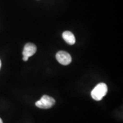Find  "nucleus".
I'll use <instances>...</instances> for the list:
<instances>
[{
    "label": "nucleus",
    "instance_id": "5",
    "mask_svg": "<svg viewBox=\"0 0 123 123\" xmlns=\"http://www.w3.org/2000/svg\"><path fill=\"white\" fill-rule=\"evenodd\" d=\"M62 37L65 42L70 45H73L75 43L76 40H75V36L73 33L71 31H64L62 34Z\"/></svg>",
    "mask_w": 123,
    "mask_h": 123
},
{
    "label": "nucleus",
    "instance_id": "4",
    "mask_svg": "<svg viewBox=\"0 0 123 123\" xmlns=\"http://www.w3.org/2000/svg\"><path fill=\"white\" fill-rule=\"evenodd\" d=\"M37 51V47L34 44L32 43H27L24 46L22 54L24 56L30 57L35 54Z\"/></svg>",
    "mask_w": 123,
    "mask_h": 123
},
{
    "label": "nucleus",
    "instance_id": "1",
    "mask_svg": "<svg viewBox=\"0 0 123 123\" xmlns=\"http://www.w3.org/2000/svg\"><path fill=\"white\" fill-rule=\"evenodd\" d=\"M108 92L107 84L104 83H100L95 86L91 91V96L96 101L101 100L105 96Z\"/></svg>",
    "mask_w": 123,
    "mask_h": 123
},
{
    "label": "nucleus",
    "instance_id": "3",
    "mask_svg": "<svg viewBox=\"0 0 123 123\" xmlns=\"http://www.w3.org/2000/svg\"><path fill=\"white\" fill-rule=\"evenodd\" d=\"M56 60L60 64L62 65H68L72 61V58L70 54L65 51H59L56 54Z\"/></svg>",
    "mask_w": 123,
    "mask_h": 123
},
{
    "label": "nucleus",
    "instance_id": "7",
    "mask_svg": "<svg viewBox=\"0 0 123 123\" xmlns=\"http://www.w3.org/2000/svg\"><path fill=\"white\" fill-rule=\"evenodd\" d=\"M0 123H3V122H2V119H1V118H0Z\"/></svg>",
    "mask_w": 123,
    "mask_h": 123
},
{
    "label": "nucleus",
    "instance_id": "2",
    "mask_svg": "<svg viewBox=\"0 0 123 123\" xmlns=\"http://www.w3.org/2000/svg\"><path fill=\"white\" fill-rule=\"evenodd\" d=\"M55 103V100L53 98L44 95L41 99L35 103L37 107L42 109H49L53 107Z\"/></svg>",
    "mask_w": 123,
    "mask_h": 123
},
{
    "label": "nucleus",
    "instance_id": "6",
    "mask_svg": "<svg viewBox=\"0 0 123 123\" xmlns=\"http://www.w3.org/2000/svg\"><path fill=\"white\" fill-rule=\"evenodd\" d=\"M28 59L29 58L27 57V56H24V57H23V60H24V61H28Z\"/></svg>",
    "mask_w": 123,
    "mask_h": 123
},
{
    "label": "nucleus",
    "instance_id": "8",
    "mask_svg": "<svg viewBox=\"0 0 123 123\" xmlns=\"http://www.w3.org/2000/svg\"><path fill=\"white\" fill-rule=\"evenodd\" d=\"M1 60H0V68H1Z\"/></svg>",
    "mask_w": 123,
    "mask_h": 123
}]
</instances>
